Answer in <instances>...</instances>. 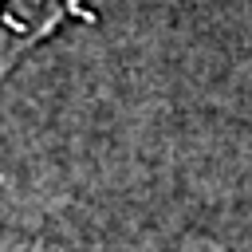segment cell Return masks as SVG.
I'll list each match as a JSON object with an SVG mask.
<instances>
[{
    "label": "cell",
    "mask_w": 252,
    "mask_h": 252,
    "mask_svg": "<svg viewBox=\"0 0 252 252\" xmlns=\"http://www.w3.org/2000/svg\"><path fill=\"white\" fill-rule=\"evenodd\" d=\"M79 0H0V83L4 75L43 39L51 35Z\"/></svg>",
    "instance_id": "6da1fadb"
}]
</instances>
